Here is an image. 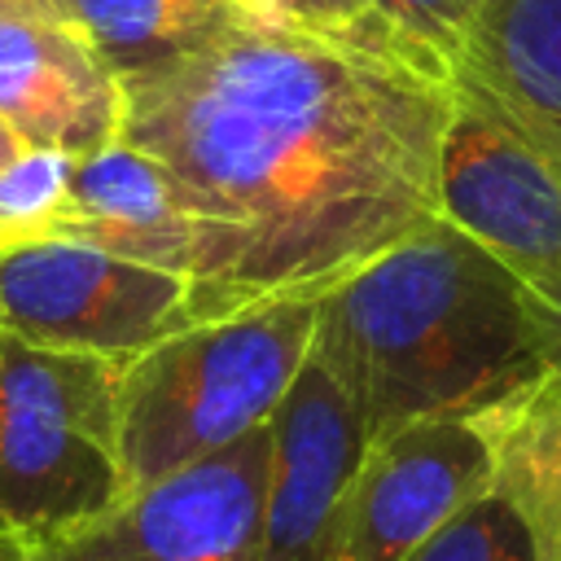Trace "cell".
Listing matches in <instances>:
<instances>
[{
  "instance_id": "cell-1",
  "label": "cell",
  "mask_w": 561,
  "mask_h": 561,
  "mask_svg": "<svg viewBox=\"0 0 561 561\" xmlns=\"http://www.w3.org/2000/svg\"><path fill=\"white\" fill-rule=\"evenodd\" d=\"M118 83V136L188 224L197 320L320 294L438 215L456 96L386 26L254 22Z\"/></svg>"
},
{
  "instance_id": "cell-2",
  "label": "cell",
  "mask_w": 561,
  "mask_h": 561,
  "mask_svg": "<svg viewBox=\"0 0 561 561\" xmlns=\"http://www.w3.org/2000/svg\"><path fill=\"white\" fill-rule=\"evenodd\" d=\"M311 351L368 443L412 421H469L548 373L522 280L443 215L316 294Z\"/></svg>"
},
{
  "instance_id": "cell-3",
  "label": "cell",
  "mask_w": 561,
  "mask_h": 561,
  "mask_svg": "<svg viewBox=\"0 0 561 561\" xmlns=\"http://www.w3.org/2000/svg\"><path fill=\"white\" fill-rule=\"evenodd\" d=\"M316 294L193 320L118 364V443L127 491L267 425L311 355Z\"/></svg>"
},
{
  "instance_id": "cell-4",
  "label": "cell",
  "mask_w": 561,
  "mask_h": 561,
  "mask_svg": "<svg viewBox=\"0 0 561 561\" xmlns=\"http://www.w3.org/2000/svg\"><path fill=\"white\" fill-rule=\"evenodd\" d=\"M123 495L118 359L0 333V535L35 552Z\"/></svg>"
},
{
  "instance_id": "cell-5",
  "label": "cell",
  "mask_w": 561,
  "mask_h": 561,
  "mask_svg": "<svg viewBox=\"0 0 561 561\" xmlns=\"http://www.w3.org/2000/svg\"><path fill=\"white\" fill-rule=\"evenodd\" d=\"M193 320V280L180 272L48 232L0 241L4 337L123 364Z\"/></svg>"
},
{
  "instance_id": "cell-6",
  "label": "cell",
  "mask_w": 561,
  "mask_h": 561,
  "mask_svg": "<svg viewBox=\"0 0 561 561\" xmlns=\"http://www.w3.org/2000/svg\"><path fill=\"white\" fill-rule=\"evenodd\" d=\"M267 425L123 495L83 530L26 552V561H259Z\"/></svg>"
},
{
  "instance_id": "cell-7",
  "label": "cell",
  "mask_w": 561,
  "mask_h": 561,
  "mask_svg": "<svg viewBox=\"0 0 561 561\" xmlns=\"http://www.w3.org/2000/svg\"><path fill=\"white\" fill-rule=\"evenodd\" d=\"M486 491L491 460L473 421L399 425L364 447L316 561H408Z\"/></svg>"
},
{
  "instance_id": "cell-8",
  "label": "cell",
  "mask_w": 561,
  "mask_h": 561,
  "mask_svg": "<svg viewBox=\"0 0 561 561\" xmlns=\"http://www.w3.org/2000/svg\"><path fill=\"white\" fill-rule=\"evenodd\" d=\"M438 215L491 250L522 285L561 276V175L460 96L438 149Z\"/></svg>"
},
{
  "instance_id": "cell-9",
  "label": "cell",
  "mask_w": 561,
  "mask_h": 561,
  "mask_svg": "<svg viewBox=\"0 0 561 561\" xmlns=\"http://www.w3.org/2000/svg\"><path fill=\"white\" fill-rule=\"evenodd\" d=\"M0 127L22 149L88 158L123 131V83L70 22L0 4Z\"/></svg>"
},
{
  "instance_id": "cell-10",
  "label": "cell",
  "mask_w": 561,
  "mask_h": 561,
  "mask_svg": "<svg viewBox=\"0 0 561 561\" xmlns=\"http://www.w3.org/2000/svg\"><path fill=\"white\" fill-rule=\"evenodd\" d=\"M267 438L272 456L259 561H316L368 447L351 394L316 351L267 416Z\"/></svg>"
},
{
  "instance_id": "cell-11",
  "label": "cell",
  "mask_w": 561,
  "mask_h": 561,
  "mask_svg": "<svg viewBox=\"0 0 561 561\" xmlns=\"http://www.w3.org/2000/svg\"><path fill=\"white\" fill-rule=\"evenodd\" d=\"M447 83L561 175V0H486Z\"/></svg>"
},
{
  "instance_id": "cell-12",
  "label": "cell",
  "mask_w": 561,
  "mask_h": 561,
  "mask_svg": "<svg viewBox=\"0 0 561 561\" xmlns=\"http://www.w3.org/2000/svg\"><path fill=\"white\" fill-rule=\"evenodd\" d=\"M39 232L188 276V224L175 210L162 171L123 136L70 162L66 193Z\"/></svg>"
},
{
  "instance_id": "cell-13",
  "label": "cell",
  "mask_w": 561,
  "mask_h": 561,
  "mask_svg": "<svg viewBox=\"0 0 561 561\" xmlns=\"http://www.w3.org/2000/svg\"><path fill=\"white\" fill-rule=\"evenodd\" d=\"M469 421L486 443L491 495L517 517L535 561H561V377L548 368Z\"/></svg>"
},
{
  "instance_id": "cell-14",
  "label": "cell",
  "mask_w": 561,
  "mask_h": 561,
  "mask_svg": "<svg viewBox=\"0 0 561 561\" xmlns=\"http://www.w3.org/2000/svg\"><path fill=\"white\" fill-rule=\"evenodd\" d=\"M70 22L123 79L215 44L228 31L267 22L241 0H26Z\"/></svg>"
},
{
  "instance_id": "cell-15",
  "label": "cell",
  "mask_w": 561,
  "mask_h": 561,
  "mask_svg": "<svg viewBox=\"0 0 561 561\" xmlns=\"http://www.w3.org/2000/svg\"><path fill=\"white\" fill-rule=\"evenodd\" d=\"M408 561H535L517 517L486 491L465 513H456L434 539H425Z\"/></svg>"
},
{
  "instance_id": "cell-16",
  "label": "cell",
  "mask_w": 561,
  "mask_h": 561,
  "mask_svg": "<svg viewBox=\"0 0 561 561\" xmlns=\"http://www.w3.org/2000/svg\"><path fill=\"white\" fill-rule=\"evenodd\" d=\"M368 4L399 44H408L447 75L451 57L465 44V31L473 26L486 0H368Z\"/></svg>"
},
{
  "instance_id": "cell-17",
  "label": "cell",
  "mask_w": 561,
  "mask_h": 561,
  "mask_svg": "<svg viewBox=\"0 0 561 561\" xmlns=\"http://www.w3.org/2000/svg\"><path fill=\"white\" fill-rule=\"evenodd\" d=\"M267 22H289L307 31H329V35H359L377 31V13L368 0H241Z\"/></svg>"
},
{
  "instance_id": "cell-18",
  "label": "cell",
  "mask_w": 561,
  "mask_h": 561,
  "mask_svg": "<svg viewBox=\"0 0 561 561\" xmlns=\"http://www.w3.org/2000/svg\"><path fill=\"white\" fill-rule=\"evenodd\" d=\"M522 294H526V311H530V324H535L539 355L561 377V276L543 280V285H522Z\"/></svg>"
},
{
  "instance_id": "cell-19",
  "label": "cell",
  "mask_w": 561,
  "mask_h": 561,
  "mask_svg": "<svg viewBox=\"0 0 561 561\" xmlns=\"http://www.w3.org/2000/svg\"><path fill=\"white\" fill-rule=\"evenodd\" d=\"M18 158H22V145H18V140H13L4 127H0V175H4V171H9Z\"/></svg>"
},
{
  "instance_id": "cell-20",
  "label": "cell",
  "mask_w": 561,
  "mask_h": 561,
  "mask_svg": "<svg viewBox=\"0 0 561 561\" xmlns=\"http://www.w3.org/2000/svg\"><path fill=\"white\" fill-rule=\"evenodd\" d=\"M0 561H26V548H18L9 535H0Z\"/></svg>"
},
{
  "instance_id": "cell-21",
  "label": "cell",
  "mask_w": 561,
  "mask_h": 561,
  "mask_svg": "<svg viewBox=\"0 0 561 561\" xmlns=\"http://www.w3.org/2000/svg\"><path fill=\"white\" fill-rule=\"evenodd\" d=\"M0 4H26V0H0Z\"/></svg>"
}]
</instances>
